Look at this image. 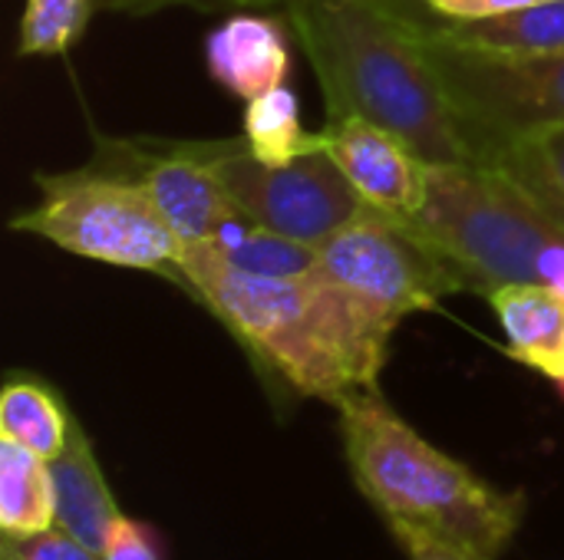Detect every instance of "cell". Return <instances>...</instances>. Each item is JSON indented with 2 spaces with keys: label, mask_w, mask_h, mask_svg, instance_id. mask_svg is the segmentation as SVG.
Wrapping results in <instances>:
<instances>
[{
  "label": "cell",
  "mask_w": 564,
  "mask_h": 560,
  "mask_svg": "<svg viewBox=\"0 0 564 560\" xmlns=\"http://www.w3.org/2000/svg\"><path fill=\"white\" fill-rule=\"evenodd\" d=\"M327 99V119L360 116L426 165H489L416 23L390 0H294L284 7Z\"/></svg>",
  "instance_id": "1"
},
{
  "label": "cell",
  "mask_w": 564,
  "mask_h": 560,
  "mask_svg": "<svg viewBox=\"0 0 564 560\" xmlns=\"http://www.w3.org/2000/svg\"><path fill=\"white\" fill-rule=\"evenodd\" d=\"M175 284L188 287L294 396L337 406L360 389H377L397 327L317 267L304 277H258L212 248L185 244Z\"/></svg>",
  "instance_id": "2"
},
{
  "label": "cell",
  "mask_w": 564,
  "mask_h": 560,
  "mask_svg": "<svg viewBox=\"0 0 564 560\" xmlns=\"http://www.w3.org/2000/svg\"><path fill=\"white\" fill-rule=\"evenodd\" d=\"M350 475L393 541L430 538L473 560H499L516 541L529 498L502 492L423 439L380 389L337 403Z\"/></svg>",
  "instance_id": "3"
},
{
  "label": "cell",
  "mask_w": 564,
  "mask_h": 560,
  "mask_svg": "<svg viewBox=\"0 0 564 560\" xmlns=\"http://www.w3.org/2000/svg\"><path fill=\"white\" fill-rule=\"evenodd\" d=\"M410 221L466 290L542 284L564 297V224L502 165H426V201Z\"/></svg>",
  "instance_id": "4"
},
{
  "label": "cell",
  "mask_w": 564,
  "mask_h": 560,
  "mask_svg": "<svg viewBox=\"0 0 564 560\" xmlns=\"http://www.w3.org/2000/svg\"><path fill=\"white\" fill-rule=\"evenodd\" d=\"M76 257L112 267L152 271L175 281L185 244L159 215L139 182L89 165L66 175H40V201L10 221Z\"/></svg>",
  "instance_id": "5"
},
{
  "label": "cell",
  "mask_w": 564,
  "mask_h": 560,
  "mask_svg": "<svg viewBox=\"0 0 564 560\" xmlns=\"http://www.w3.org/2000/svg\"><path fill=\"white\" fill-rule=\"evenodd\" d=\"M317 271L393 327L410 314L433 310L446 294L466 290L410 218L370 205L317 248Z\"/></svg>",
  "instance_id": "6"
},
{
  "label": "cell",
  "mask_w": 564,
  "mask_h": 560,
  "mask_svg": "<svg viewBox=\"0 0 564 560\" xmlns=\"http://www.w3.org/2000/svg\"><path fill=\"white\" fill-rule=\"evenodd\" d=\"M426 46L453 102L482 142L489 165L499 162L509 142L564 125V53H486L456 43L430 23Z\"/></svg>",
  "instance_id": "7"
},
{
  "label": "cell",
  "mask_w": 564,
  "mask_h": 560,
  "mask_svg": "<svg viewBox=\"0 0 564 560\" xmlns=\"http://www.w3.org/2000/svg\"><path fill=\"white\" fill-rule=\"evenodd\" d=\"M205 152L231 198L258 224L294 241L321 248L367 208L321 142L314 152L291 162H261L251 155L248 142H218L205 145Z\"/></svg>",
  "instance_id": "8"
},
{
  "label": "cell",
  "mask_w": 564,
  "mask_h": 560,
  "mask_svg": "<svg viewBox=\"0 0 564 560\" xmlns=\"http://www.w3.org/2000/svg\"><path fill=\"white\" fill-rule=\"evenodd\" d=\"M99 168L142 185L182 244H208L245 208L231 198L208 162L205 145H132L99 142Z\"/></svg>",
  "instance_id": "9"
},
{
  "label": "cell",
  "mask_w": 564,
  "mask_h": 560,
  "mask_svg": "<svg viewBox=\"0 0 564 560\" xmlns=\"http://www.w3.org/2000/svg\"><path fill=\"white\" fill-rule=\"evenodd\" d=\"M354 191L377 211L413 218L426 201V162L383 125L360 116H334L317 132Z\"/></svg>",
  "instance_id": "10"
},
{
  "label": "cell",
  "mask_w": 564,
  "mask_h": 560,
  "mask_svg": "<svg viewBox=\"0 0 564 560\" xmlns=\"http://www.w3.org/2000/svg\"><path fill=\"white\" fill-rule=\"evenodd\" d=\"M205 66L231 96L258 99L278 86L291 69L288 33L281 20L258 13H235L205 40Z\"/></svg>",
  "instance_id": "11"
},
{
  "label": "cell",
  "mask_w": 564,
  "mask_h": 560,
  "mask_svg": "<svg viewBox=\"0 0 564 560\" xmlns=\"http://www.w3.org/2000/svg\"><path fill=\"white\" fill-rule=\"evenodd\" d=\"M50 469L56 485V528L102 554L109 531L122 518V512L109 492L102 465L79 422H73L69 442L63 455L50 462Z\"/></svg>",
  "instance_id": "12"
},
{
  "label": "cell",
  "mask_w": 564,
  "mask_h": 560,
  "mask_svg": "<svg viewBox=\"0 0 564 560\" xmlns=\"http://www.w3.org/2000/svg\"><path fill=\"white\" fill-rule=\"evenodd\" d=\"M506 330V353L549 380L562 376L564 297L542 284H506L486 297Z\"/></svg>",
  "instance_id": "13"
},
{
  "label": "cell",
  "mask_w": 564,
  "mask_h": 560,
  "mask_svg": "<svg viewBox=\"0 0 564 560\" xmlns=\"http://www.w3.org/2000/svg\"><path fill=\"white\" fill-rule=\"evenodd\" d=\"M440 30L456 43L486 53H509V56L564 53V0H542L532 7H519L479 20H446L440 23Z\"/></svg>",
  "instance_id": "14"
},
{
  "label": "cell",
  "mask_w": 564,
  "mask_h": 560,
  "mask_svg": "<svg viewBox=\"0 0 564 560\" xmlns=\"http://www.w3.org/2000/svg\"><path fill=\"white\" fill-rule=\"evenodd\" d=\"M73 416L59 393L36 376H10L0 393V439H10L33 455L56 462L69 442Z\"/></svg>",
  "instance_id": "15"
},
{
  "label": "cell",
  "mask_w": 564,
  "mask_h": 560,
  "mask_svg": "<svg viewBox=\"0 0 564 560\" xmlns=\"http://www.w3.org/2000/svg\"><path fill=\"white\" fill-rule=\"evenodd\" d=\"M56 528V485L46 459L0 439V531L30 538Z\"/></svg>",
  "instance_id": "16"
},
{
  "label": "cell",
  "mask_w": 564,
  "mask_h": 560,
  "mask_svg": "<svg viewBox=\"0 0 564 560\" xmlns=\"http://www.w3.org/2000/svg\"><path fill=\"white\" fill-rule=\"evenodd\" d=\"M221 261L258 277H304L317 267V248L258 224L248 211L235 215L208 244Z\"/></svg>",
  "instance_id": "17"
},
{
  "label": "cell",
  "mask_w": 564,
  "mask_h": 560,
  "mask_svg": "<svg viewBox=\"0 0 564 560\" xmlns=\"http://www.w3.org/2000/svg\"><path fill=\"white\" fill-rule=\"evenodd\" d=\"M245 142L261 162H291L317 149V132L311 135L301 125L297 96L288 86H278L258 99H248Z\"/></svg>",
  "instance_id": "18"
},
{
  "label": "cell",
  "mask_w": 564,
  "mask_h": 560,
  "mask_svg": "<svg viewBox=\"0 0 564 560\" xmlns=\"http://www.w3.org/2000/svg\"><path fill=\"white\" fill-rule=\"evenodd\" d=\"M496 165L512 172L564 224V125L509 142Z\"/></svg>",
  "instance_id": "19"
},
{
  "label": "cell",
  "mask_w": 564,
  "mask_h": 560,
  "mask_svg": "<svg viewBox=\"0 0 564 560\" xmlns=\"http://www.w3.org/2000/svg\"><path fill=\"white\" fill-rule=\"evenodd\" d=\"M96 0H26L20 17V56H59L89 26Z\"/></svg>",
  "instance_id": "20"
},
{
  "label": "cell",
  "mask_w": 564,
  "mask_h": 560,
  "mask_svg": "<svg viewBox=\"0 0 564 560\" xmlns=\"http://www.w3.org/2000/svg\"><path fill=\"white\" fill-rule=\"evenodd\" d=\"M0 560H102V554L86 548L73 535L50 528V531L30 535V538H7L3 535Z\"/></svg>",
  "instance_id": "21"
},
{
  "label": "cell",
  "mask_w": 564,
  "mask_h": 560,
  "mask_svg": "<svg viewBox=\"0 0 564 560\" xmlns=\"http://www.w3.org/2000/svg\"><path fill=\"white\" fill-rule=\"evenodd\" d=\"M102 560H162V545L145 525L122 515L109 531Z\"/></svg>",
  "instance_id": "22"
},
{
  "label": "cell",
  "mask_w": 564,
  "mask_h": 560,
  "mask_svg": "<svg viewBox=\"0 0 564 560\" xmlns=\"http://www.w3.org/2000/svg\"><path fill=\"white\" fill-rule=\"evenodd\" d=\"M423 3L443 20H479V17H496V13H509L519 7H532L542 0H423Z\"/></svg>",
  "instance_id": "23"
},
{
  "label": "cell",
  "mask_w": 564,
  "mask_h": 560,
  "mask_svg": "<svg viewBox=\"0 0 564 560\" xmlns=\"http://www.w3.org/2000/svg\"><path fill=\"white\" fill-rule=\"evenodd\" d=\"M397 545L403 548V554L410 560H473L466 558V554H459V551H449L446 545L430 541V538H403Z\"/></svg>",
  "instance_id": "24"
},
{
  "label": "cell",
  "mask_w": 564,
  "mask_h": 560,
  "mask_svg": "<svg viewBox=\"0 0 564 560\" xmlns=\"http://www.w3.org/2000/svg\"><path fill=\"white\" fill-rule=\"evenodd\" d=\"M294 0H172L169 7H192V10H231V7H288Z\"/></svg>",
  "instance_id": "25"
},
{
  "label": "cell",
  "mask_w": 564,
  "mask_h": 560,
  "mask_svg": "<svg viewBox=\"0 0 564 560\" xmlns=\"http://www.w3.org/2000/svg\"><path fill=\"white\" fill-rule=\"evenodd\" d=\"M172 0H109L112 10H126V13H155L165 10Z\"/></svg>",
  "instance_id": "26"
},
{
  "label": "cell",
  "mask_w": 564,
  "mask_h": 560,
  "mask_svg": "<svg viewBox=\"0 0 564 560\" xmlns=\"http://www.w3.org/2000/svg\"><path fill=\"white\" fill-rule=\"evenodd\" d=\"M552 386H555V393L562 396V403H564V376H558V380H552Z\"/></svg>",
  "instance_id": "27"
},
{
  "label": "cell",
  "mask_w": 564,
  "mask_h": 560,
  "mask_svg": "<svg viewBox=\"0 0 564 560\" xmlns=\"http://www.w3.org/2000/svg\"><path fill=\"white\" fill-rule=\"evenodd\" d=\"M562 376H564V347H562Z\"/></svg>",
  "instance_id": "28"
}]
</instances>
